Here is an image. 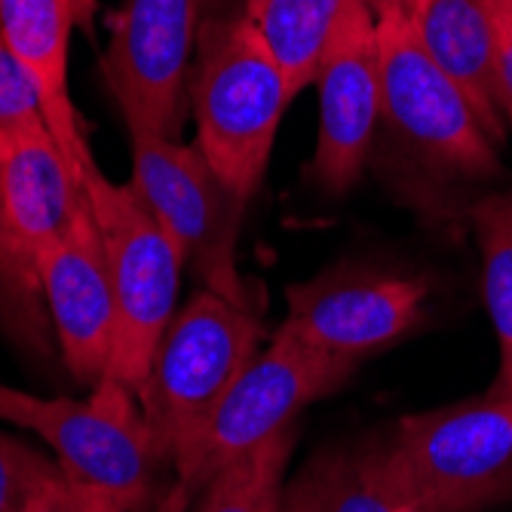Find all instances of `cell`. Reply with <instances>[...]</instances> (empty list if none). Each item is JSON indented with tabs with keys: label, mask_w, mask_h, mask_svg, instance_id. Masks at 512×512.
Here are the masks:
<instances>
[{
	"label": "cell",
	"mask_w": 512,
	"mask_h": 512,
	"mask_svg": "<svg viewBox=\"0 0 512 512\" xmlns=\"http://www.w3.org/2000/svg\"><path fill=\"white\" fill-rule=\"evenodd\" d=\"M132 191L181 249L200 289L252 307L240 270V237L249 200L230 191L197 145L154 132H129Z\"/></svg>",
	"instance_id": "obj_6"
},
{
	"label": "cell",
	"mask_w": 512,
	"mask_h": 512,
	"mask_svg": "<svg viewBox=\"0 0 512 512\" xmlns=\"http://www.w3.org/2000/svg\"><path fill=\"white\" fill-rule=\"evenodd\" d=\"M264 4H267V0H240V13H243L246 19H252Z\"/></svg>",
	"instance_id": "obj_25"
},
{
	"label": "cell",
	"mask_w": 512,
	"mask_h": 512,
	"mask_svg": "<svg viewBox=\"0 0 512 512\" xmlns=\"http://www.w3.org/2000/svg\"><path fill=\"white\" fill-rule=\"evenodd\" d=\"M31 512H126V506L114 494L77 482L65 473L37 497Z\"/></svg>",
	"instance_id": "obj_22"
},
{
	"label": "cell",
	"mask_w": 512,
	"mask_h": 512,
	"mask_svg": "<svg viewBox=\"0 0 512 512\" xmlns=\"http://www.w3.org/2000/svg\"><path fill=\"white\" fill-rule=\"evenodd\" d=\"M0 421L37 433L71 479L114 494L126 512L154 506L166 454L126 384L102 378L89 399H43L0 384Z\"/></svg>",
	"instance_id": "obj_4"
},
{
	"label": "cell",
	"mask_w": 512,
	"mask_h": 512,
	"mask_svg": "<svg viewBox=\"0 0 512 512\" xmlns=\"http://www.w3.org/2000/svg\"><path fill=\"white\" fill-rule=\"evenodd\" d=\"M353 368L298 338L289 325H279L206 421L172 451L175 482L200 494L224 467L295 427V417L316 399L335 393Z\"/></svg>",
	"instance_id": "obj_2"
},
{
	"label": "cell",
	"mask_w": 512,
	"mask_h": 512,
	"mask_svg": "<svg viewBox=\"0 0 512 512\" xmlns=\"http://www.w3.org/2000/svg\"><path fill=\"white\" fill-rule=\"evenodd\" d=\"M347 0H267L252 16L261 40L283 71L292 99L316 80L319 59Z\"/></svg>",
	"instance_id": "obj_17"
},
{
	"label": "cell",
	"mask_w": 512,
	"mask_h": 512,
	"mask_svg": "<svg viewBox=\"0 0 512 512\" xmlns=\"http://www.w3.org/2000/svg\"><path fill=\"white\" fill-rule=\"evenodd\" d=\"M74 0H0V37L37 86L46 129L53 132L71 172L83 181L96 163L71 99V28Z\"/></svg>",
	"instance_id": "obj_14"
},
{
	"label": "cell",
	"mask_w": 512,
	"mask_h": 512,
	"mask_svg": "<svg viewBox=\"0 0 512 512\" xmlns=\"http://www.w3.org/2000/svg\"><path fill=\"white\" fill-rule=\"evenodd\" d=\"M83 191L102 230L117 304V332L105 378L126 384L138 396L178 310L184 258L129 181L120 184L92 163L83 175Z\"/></svg>",
	"instance_id": "obj_5"
},
{
	"label": "cell",
	"mask_w": 512,
	"mask_h": 512,
	"mask_svg": "<svg viewBox=\"0 0 512 512\" xmlns=\"http://www.w3.org/2000/svg\"><path fill=\"white\" fill-rule=\"evenodd\" d=\"M491 25H494L497 102L512 126V0H491Z\"/></svg>",
	"instance_id": "obj_23"
},
{
	"label": "cell",
	"mask_w": 512,
	"mask_h": 512,
	"mask_svg": "<svg viewBox=\"0 0 512 512\" xmlns=\"http://www.w3.org/2000/svg\"><path fill=\"white\" fill-rule=\"evenodd\" d=\"M365 4L375 10V13H381V10H387V7H402L405 0H365Z\"/></svg>",
	"instance_id": "obj_26"
},
{
	"label": "cell",
	"mask_w": 512,
	"mask_h": 512,
	"mask_svg": "<svg viewBox=\"0 0 512 512\" xmlns=\"http://www.w3.org/2000/svg\"><path fill=\"white\" fill-rule=\"evenodd\" d=\"M286 301L283 325L316 350L356 365L417 329L427 286L393 273L335 270L289 286Z\"/></svg>",
	"instance_id": "obj_11"
},
{
	"label": "cell",
	"mask_w": 512,
	"mask_h": 512,
	"mask_svg": "<svg viewBox=\"0 0 512 512\" xmlns=\"http://www.w3.org/2000/svg\"><path fill=\"white\" fill-rule=\"evenodd\" d=\"M200 25V0L123 4L102 77L129 132L178 135Z\"/></svg>",
	"instance_id": "obj_9"
},
{
	"label": "cell",
	"mask_w": 512,
	"mask_h": 512,
	"mask_svg": "<svg viewBox=\"0 0 512 512\" xmlns=\"http://www.w3.org/2000/svg\"><path fill=\"white\" fill-rule=\"evenodd\" d=\"M402 10L427 56L457 83L497 145L503 111L494 83L491 0H405Z\"/></svg>",
	"instance_id": "obj_15"
},
{
	"label": "cell",
	"mask_w": 512,
	"mask_h": 512,
	"mask_svg": "<svg viewBox=\"0 0 512 512\" xmlns=\"http://www.w3.org/2000/svg\"><path fill=\"white\" fill-rule=\"evenodd\" d=\"M482 249V289L500 344V375L494 393L512 399V194H491L473 209Z\"/></svg>",
	"instance_id": "obj_18"
},
{
	"label": "cell",
	"mask_w": 512,
	"mask_h": 512,
	"mask_svg": "<svg viewBox=\"0 0 512 512\" xmlns=\"http://www.w3.org/2000/svg\"><path fill=\"white\" fill-rule=\"evenodd\" d=\"M28 126H46L43 105L34 80L19 65L7 40L0 37V135Z\"/></svg>",
	"instance_id": "obj_21"
},
{
	"label": "cell",
	"mask_w": 512,
	"mask_h": 512,
	"mask_svg": "<svg viewBox=\"0 0 512 512\" xmlns=\"http://www.w3.org/2000/svg\"><path fill=\"white\" fill-rule=\"evenodd\" d=\"M62 476L59 460H50L10 433H0V512H31L37 497Z\"/></svg>",
	"instance_id": "obj_20"
},
{
	"label": "cell",
	"mask_w": 512,
	"mask_h": 512,
	"mask_svg": "<svg viewBox=\"0 0 512 512\" xmlns=\"http://www.w3.org/2000/svg\"><path fill=\"white\" fill-rule=\"evenodd\" d=\"M414 512H479L512 497V399L488 393L408 414L384 445Z\"/></svg>",
	"instance_id": "obj_3"
},
{
	"label": "cell",
	"mask_w": 512,
	"mask_h": 512,
	"mask_svg": "<svg viewBox=\"0 0 512 512\" xmlns=\"http://www.w3.org/2000/svg\"><path fill=\"white\" fill-rule=\"evenodd\" d=\"M83 181L46 126L0 135V252L34 279L37 258L83 212Z\"/></svg>",
	"instance_id": "obj_13"
},
{
	"label": "cell",
	"mask_w": 512,
	"mask_h": 512,
	"mask_svg": "<svg viewBox=\"0 0 512 512\" xmlns=\"http://www.w3.org/2000/svg\"><path fill=\"white\" fill-rule=\"evenodd\" d=\"M261 338L255 307L206 289L175 310L138 390V405L166 460L258 356Z\"/></svg>",
	"instance_id": "obj_7"
},
{
	"label": "cell",
	"mask_w": 512,
	"mask_h": 512,
	"mask_svg": "<svg viewBox=\"0 0 512 512\" xmlns=\"http://www.w3.org/2000/svg\"><path fill=\"white\" fill-rule=\"evenodd\" d=\"M313 83L319 89L313 181L341 197L359 181L381 120L378 16L365 0L344 4Z\"/></svg>",
	"instance_id": "obj_10"
},
{
	"label": "cell",
	"mask_w": 512,
	"mask_h": 512,
	"mask_svg": "<svg viewBox=\"0 0 512 512\" xmlns=\"http://www.w3.org/2000/svg\"><path fill=\"white\" fill-rule=\"evenodd\" d=\"M194 56V145L230 191L252 200L270 169L279 123L292 105L289 83L255 22L243 13L206 19Z\"/></svg>",
	"instance_id": "obj_1"
},
{
	"label": "cell",
	"mask_w": 512,
	"mask_h": 512,
	"mask_svg": "<svg viewBox=\"0 0 512 512\" xmlns=\"http://www.w3.org/2000/svg\"><path fill=\"white\" fill-rule=\"evenodd\" d=\"M295 448V427L276 433L237 463L224 467L200 494L194 512H276Z\"/></svg>",
	"instance_id": "obj_19"
},
{
	"label": "cell",
	"mask_w": 512,
	"mask_h": 512,
	"mask_svg": "<svg viewBox=\"0 0 512 512\" xmlns=\"http://www.w3.org/2000/svg\"><path fill=\"white\" fill-rule=\"evenodd\" d=\"M191 500H194V494H191L188 488H184L181 482H175V485L166 491V497H163L160 503H154L148 512H188Z\"/></svg>",
	"instance_id": "obj_24"
},
{
	"label": "cell",
	"mask_w": 512,
	"mask_h": 512,
	"mask_svg": "<svg viewBox=\"0 0 512 512\" xmlns=\"http://www.w3.org/2000/svg\"><path fill=\"white\" fill-rule=\"evenodd\" d=\"M34 283L50 307L68 371L80 384L96 387L111 362L117 304L102 230L89 203L74 218L68 234L37 258Z\"/></svg>",
	"instance_id": "obj_12"
},
{
	"label": "cell",
	"mask_w": 512,
	"mask_h": 512,
	"mask_svg": "<svg viewBox=\"0 0 512 512\" xmlns=\"http://www.w3.org/2000/svg\"><path fill=\"white\" fill-rule=\"evenodd\" d=\"M276 512H414L390 476L384 445L310 457L283 485Z\"/></svg>",
	"instance_id": "obj_16"
},
{
	"label": "cell",
	"mask_w": 512,
	"mask_h": 512,
	"mask_svg": "<svg viewBox=\"0 0 512 512\" xmlns=\"http://www.w3.org/2000/svg\"><path fill=\"white\" fill-rule=\"evenodd\" d=\"M378 16L381 117L427 163L488 178L500 172L497 148L457 83L427 56L402 7Z\"/></svg>",
	"instance_id": "obj_8"
}]
</instances>
